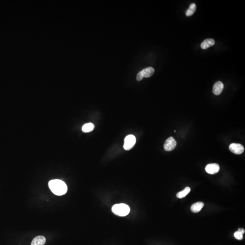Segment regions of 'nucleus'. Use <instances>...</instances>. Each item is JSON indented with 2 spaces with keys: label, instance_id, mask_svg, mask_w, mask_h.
<instances>
[{
  "label": "nucleus",
  "instance_id": "f257e3e1",
  "mask_svg": "<svg viewBox=\"0 0 245 245\" xmlns=\"http://www.w3.org/2000/svg\"><path fill=\"white\" fill-rule=\"evenodd\" d=\"M49 187L52 192L57 196L65 194L68 190L65 183L59 179L51 180L49 182Z\"/></svg>",
  "mask_w": 245,
  "mask_h": 245
},
{
  "label": "nucleus",
  "instance_id": "f03ea898",
  "mask_svg": "<svg viewBox=\"0 0 245 245\" xmlns=\"http://www.w3.org/2000/svg\"><path fill=\"white\" fill-rule=\"evenodd\" d=\"M113 213L120 217H125L129 214L130 211V207L125 203L115 204L112 208Z\"/></svg>",
  "mask_w": 245,
  "mask_h": 245
},
{
  "label": "nucleus",
  "instance_id": "7ed1b4c3",
  "mask_svg": "<svg viewBox=\"0 0 245 245\" xmlns=\"http://www.w3.org/2000/svg\"><path fill=\"white\" fill-rule=\"evenodd\" d=\"M136 139L135 136L133 135H128L126 137L125 139L124 148L126 150H129L132 149L136 143Z\"/></svg>",
  "mask_w": 245,
  "mask_h": 245
},
{
  "label": "nucleus",
  "instance_id": "20e7f679",
  "mask_svg": "<svg viewBox=\"0 0 245 245\" xmlns=\"http://www.w3.org/2000/svg\"><path fill=\"white\" fill-rule=\"evenodd\" d=\"M177 145V142L173 137H170L166 140L164 144V148L166 151H171L175 149Z\"/></svg>",
  "mask_w": 245,
  "mask_h": 245
},
{
  "label": "nucleus",
  "instance_id": "39448f33",
  "mask_svg": "<svg viewBox=\"0 0 245 245\" xmlns=\"http://www.w3.org/2000/svg\"><path fill=\"white\" fill-rule=\"evenodd\" d=\"M229 149L232 153L238 155L243 153L244 151V148L241 144L233 143L230 145Z\"/></svg>",
  "mask_w": 245,
  "mask_h": 245
},
{
  "label": "nucleus",
  "instance_id": "423d86ee",
  "mask_svg": "<svg viewBox=\"0 0 245 245\" xmlns=\"http://www.w3.org/2000/svg\"><path fill=\"white\" fill-rule=\"evenodd\" d=\"M206 171L209 174H214L217 173L220 170V166L217 163H211L206 167Z\"/></svg>",
  "mask_w": 245,
  "mask_h": 245
},
{
  "label": "nucleus",
  "instance_id": "0eeeda50",
  "mask_svg": "<svg viewBox=\"0 0 245 245\" xmlns=\"http://www.w3.org/2000/svg\"><path fill=\"white\" fill-rule=\"evenodd\" d=\"M224 88V85L222 82L217 81L213 85V94L216 95H218L221 94Z\"/></svg>",
  "mask_w": 245,
  "mask_h": 245
},
{
  "label": "nucleus",
  "instance_id": "6e6552de",
  "mask_svg": "<svg viewBox=\"0 0 245 245\" xmlns=\"http://www.w3.org/2000/svg\"><path fill=\"white\" fill-rule=\"evenodd\" d=\"M46 239L43 236H38L33 239L31 245H44L46 243Z\"/></svg>",
  "mask_w": 245,
  "mask_h": 245
},
{
  "label": "nucleus",
  "instance_id": "1a4fd4ad",
  "mask_svg": "<svg viewBox=\"0 0 245 245\" xmlns=\"http://www.w3.org/2000/svg\"><path fill=\"white\" fill-rule=\"evenodd\" d=\"M215 41L213 39H207L204 40L201 45L202 49L203 50L207 49L210 47L214 46L215 44Z\"/></svg>",
  "mask_w": 245,
  "mask_h": 245
},
{
  "label": "nucleus",
  "instance_id": "9d476101",
  "mask_svg": "<svg viewBox=\"0 0 245 245\" xmlns=\"http://www.w3.org/2000/svg\"><path fill=\"white\" fill-rule=\"evenodd\" d=\"M204 205L203 202H196L192 205L191 207V210L194 213H197V212H199L200 211L202 210L204 207Z\"/></svg>",
  "mask_w": 245,
  "mask_h": 245
},
{
  "label": "nucleus",
  "instance_id": "9b49d317",
  "mask_svg": "<svg viewBox=\"0 0 245 245\" xmlns=\"http://www.w3.org/2000/svg\"><path fill=\"white\" fill-rule=\"evenodd\" d=\"M142 75H143L144 77L145 78H149V77H151L154 75V69L153 67H149L145 68L144 70L141 71Z\"/></svg>",
  "mask_w": 245,
  "mask_h": 245
},
{
  "label": "nucleus",
  "instance_id": "f8f14e48",
  "mask_svg": "<svg viewBox=\"0 0 245 245\" xmlns=\"http://www.w3.org/2000/svg\"><path fill=\"white\" fill-rule=\"evenodd\" d=\"M94 128V125L91 122H89L85 124L82 127V130L84 133L91 132L92 131Z\"/></svg>",
  "mask_w": 245,
  "mask_h": 245
},
{
  "label": "nucleus",
  "instance_id": "ddd939ff",
  "mask_svg": "<svg viewBox=\"0 0 245 245\" xmlns=\"http://www.w3.org/2000/svg\"><path fill=\"white\" fill-rule=\"evenodd\" d=\"M190 191L191 189L189 187H186L183 190L177 194V197H178L179 199H183V197H185L190 192Z\"/></svg>",
  "mask_w": 245,
  "mask_h": 245
},
{
  "label": "nucleus",
  "instance_id": "4468645a",
  "mask_svg": "<svg viewBox=\"0 0 245 245\" xmlns=\"http://www.w3.org/2000/svg\"><path fill=\"white\" fill-rule=\"evenodd\" d=\"M196 10V5L195 3H192L190 6L189 8L186 12V15L187 17H190L194 13Z\"/></svg>",
  "mask_w": 245,
  "mask_h": 245
},
{
  "label": "nucleus",
  "instance_id": "2eb2a0df",
  "mask_svg": "<svg viewBox=\"0 0 245 245\" xmlns=\"http://www.w3.org/2000/svg\"><path fill=\"white\" fill-rule=\"evenodd\" d=\"M234 236L235 238H236V239L238 240H241L243 239V234L239 231H237L235 232Z\"/></svg>",
  "mask_w": 245,
  "mask_h": 245
},
{
  "label": "nucleus",
  "instance_id": "dca6fc26",
  "mask_svg": "<svg viewBox=\"0 0 245 245\" xmlns=\"http://www.w3.org/2000/svg\"><path fill=\"white\" fill-rule=\"evenodd\" d=\"M144 78V77L143 75H142V72H141V71H140V72H139V73H138L137 75L136 80H137L138 81H141L143 80V79Z\"/></svg>",
  "mask_w": 245,
  "mask_h": 245
},
{
  "label": "nucleus",
  "instance_id": "f3484780",
  "mask_svg": "<svg viewBox=\"0 0 245 245\" xmlns=\"http://www.w3.org/2000/svg\"><path fill=\"white\" fill-rule=\"evenodd\" d=\"M238 231L241 233L242 234H243L245 233V230L243 228H239L238 230Z\"/></svg>",
  "mask_w": 245,
  "mask_h": 245
}]
</instances>
